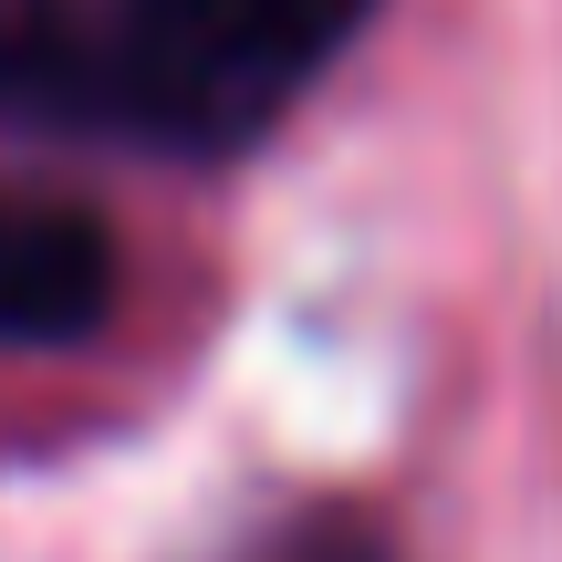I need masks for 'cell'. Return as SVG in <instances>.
Wrapping results in <instances>:
<instances>
[{"label":"cell","instance_id":"1","mask_svg":"<svg viewBox=\"0 0 562 562\" xmlns=\"http://www.w3.org/2000/svg\"><path fill=\"white\" fill-rule=\"evenodd\" d=\"M375 0H0V115L136 146L261 136Z\"/></svg>","mask_w":562,"mask_h":562},{"label":"cell","instance_id":"2","mask_svg":"<svg viewBox=\"0 0 562 562\" xmlns=\"http://www.w3.org/2000/svg\"><path fill=\"white\" fill-rule=\"evenodd\" d=\"M115 313V240L94 209L0 188V355H53L104 334Z\"/></svg>","mask_w":562,"mask_h":562},{"label":"cell","instance_id":"3","mask_svg":"<svg viewBox=\"0 0 562 562\" xmlns=\"http://www.w3.org/2000/svg\"><path fill=\"white\" fill-rule=\"evenodd\" d=\"M261 562H385V542L375 531H355V521H302L281 552H261Z\"/></svg>","mask_w":562,"mask_h":562}]
</instances>
